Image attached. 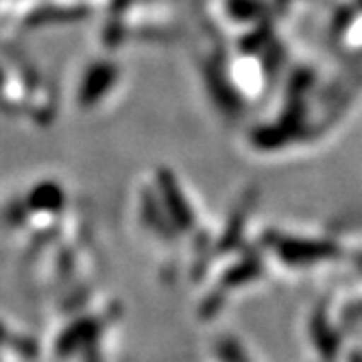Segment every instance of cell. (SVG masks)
I'll return each mask as SVG.
<instances>
[{
  "mask_svg": "<svg viewBox=\"0 0 362 362\" xmlns=\"http://www.w3.org/2000/svg\"><path fill=\"white\" fill-rule=\"evenodd\" d=\"M275 251L284 257L281 262L288 264H313L321 257L334 253V249L325 243L315 240H297V238H279L275 243Z\"/></svg>",
  "mask_w": 362,
  "mask_h": 362,
  "instance_id": "6da1fadb",
  "label": "cell"
}]
</instances>
